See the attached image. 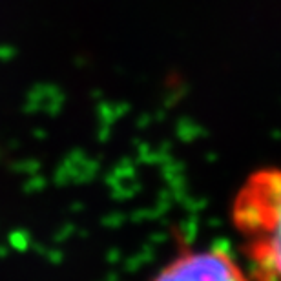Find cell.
<instances>
[{
    "mask_svg": "<svg viewBox=\"0 0 281 281\" xmlns=\"http://www.w3.org/2000/svg\"><path fill=\"white\" fill-rule=\"evenodd\" d=\"M232 225L250 281H281V168H261L241 184Z\"/></svg>",
    "mask_w": 281,
    "mask_h": 281,
    "instance_id": "cell-1",
    "label": "cell"
},
{
    "mask_svg": "<svg viewBox=\"0 0 281 281\" xmlns=\"http://www.w3.org/2000/svg\"><path fill=\"white\" fill-rule=\"evenodd\" d=\"M153 281H250V276L225 248H201L179 254Z\"/></svg>",
    "mask_w": 281,
    "mask_h": 281,
    "instance_id": "cell-2",
    "label": "cell"
}]
</instances>
